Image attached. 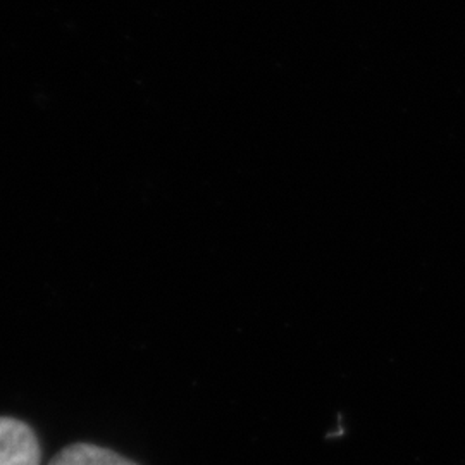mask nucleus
Returning a JSON list of instances; mask_svg holds the SVG:
<instances>
[{
  "label": "nucleus",
  "instance_id": "f257e3e1",
  "mask_svg": "<svg viewBox=\"0 0 465 465\" xmlns=\"http://www.w3.org/2000/svg\"><path fill=\"white\" fill-rule=\"evenodd\" d=\"M40 460L35 432L21 420L0 417V465H40Z\"/></svg>",
  "mask_w": 465,
  "mask_h": 465
},
{
  "label": "nucleus",
  "instance_id": "f03ea898",
  "mask_svg": "<svg viewBox=\"0 0 465 465\" xmlns=\"http://www.w3.org/2000/svg\"><path fill=\"white\" fill-rule=\"evenodd\" d=\"M49 465H136L107 449L88 443L71 445L59 451Z\"/></svg>",
  "mask_w": 465,
  "mask_h": 465
}]
</instances>
